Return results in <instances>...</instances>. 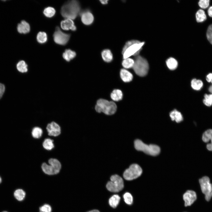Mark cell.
<instances>
[{
  "label": "cell",
  "mask_w": 212,
  "mask_h": 212,
  "mask_svg": "<svg viewBox=\"0 0 212 212\" xmlns=\"http://www.w3.org/2000/svg\"><path fill=\"white\" fill-rule=\"evenodd\" d=\"M111 98L115 101H118L122 98L123 94L122 91L119 89L114 90L110 95Z\"/></svg>",
  "instance_id": "cell-21"
},
{
  "label": "cell",
  "mask_w": 212,
  "mask_h": 212,
  "mask_svg": "<svg viewBox=\"0 0 212 212\" xmlns=\"http://www.w3.org/2000/svg\"><path fill=\"white\" fill-rule=\"evenodd\" d=\"M120 198L118 195H114L109 199V204L113 208H115L118 204Z\"/></svg>",
  "instance_id": "cell-25"
},
{
  "label": "cell",
  "mask_w": 212,
  "mask_h": 212,
  "mask_svg": "<svg viewBox=\"0 0 212 212\" xmlns=\"http://www.w3.org/2000/svg\"><path fill=\"white\" fill-rule=\"evenodd\" d=\"M144 42L133 40L127 41L123 47L122 54L123 59L132 56H138L144 44Z\"/></svg>",
  "instance_id": "cell-2"
},
{
  "label": "cell",
  "mask_w": 212,
  "mask_h": 212,
  "mask_svg": "<svg viewBox=\"0 0 212 212\" xmlns=\"http://www.w3.org/2000/svg\"><path fill=\"white\" fill-rule=\"evenodd\" d=\"M87 212H100L98 210H93L91 211H88Z\"/></svg>",
  "instance_id": "cell-42"
},
{
  "label": "cell",
  "mask_w": 212,
  "mask_h": 212,
  "mask_svg": "<svg viewBox=\"0 0 212 212\" xmlns=\"http://www.w3.org/2000/svg\"><path fill=\"white\" fill-rule=\"evenodd\" d=\"M1 182H2V179L1 178V177L0 176V184L1 183Z\"/></svg>",
  "instance_id": "cell-44"
},
{
  "label": "cell",
  "mask_w": 212,
  "mask_h": 212,
  "mask_svg": "<svg viewBox=\"0 0 212 212\" xmlns=\"http://www.w3.org/2000/svg\"><path fill=\"white\" fill-rule=\"evenodd\" d=\"M204 98L203 100V103L207 106L210 107L212 105V94H205Z\"/></svg>",
  "instance_id": "cell-33"
},
{
  "label": "cell",
  "mask_w": 212,
  "mask_h": 212,
  "mask_svg": "<svg viewBox=\"0 0 212 212\" xmlns=\"http://www.w3.org/2000/svg\"><path fill=\"white\" fill-rule=\"evenodd\" d=\"M206 80L208 82H210L212 80V73H209L206 76Z\"/></svg>",
  "instance_id": "cell-39"
},
{
  "label": "cell",
  "mask_w": 212,
  "mask_h": 212,
  "mask_svg": "<svg viewBox=\"0 0 212 212\" xmlns=\"http://www.w3.org/2000/svg\"><path fill=\"white\" fill-rule=\"evenodd\" d=\"M95 108L98 112H102L106 115H110L115 112L117 107L115 103L112 101L100 99L97 101Z\"/></svg>",
  "instance_id": "cell-3"
},
{
  "label": "cell",
  "mask_w": 212,
  "mask_h": 212,
  "mask_svg": "<svg viewBox=\"0 0 212 212\" xmlns=\"http://www.w3.org/2000/svg\"><path fill=\"white\" fill-rule=\"evenodd\" d=\"M39 212H52L51 206L49 204H45L39 208Z\"/></svg>",
  "instance_id": "cell-36"
},
{
  "label": "cell",
  "mask_w": 212,
  "mask_h": 212,
  "mask_svg": "<svg viewBox=\"0 0 212 212\" xmlns=\"http://www.w3.org/2000/svg\"><path fill=\"white\" fill-rule=\"evenodd\" d=\"M199 183L202 192L205 196L206 200L208 201L212 196V184L207 176L203 177L199 180Z\"/></svg>",
  "instance_id": "cell-9"
},
{
  "label": "cell",
  "mask_w": 212,
  "mask_h": 212,
  "mask_svg": "<svg viewBox=\"0 0 212 212\" xmlns=\"http://www.w3.org/2000/svg\"><path fill=\"white\" fill-rule=\"evenodd\" d=\"M27 67V65L24 60L19 61L16 65V68L18 71L22 73H26L28 71Z\"/></svg>",
  "instance_id": "cell-26"
},
{
  "label": "cell",
  "mask_w": 212,
  "mask_h": 212,
  "mask_svg": "<svg viewBox=\"0 0 212 212\" xmlns=\"http://www.w3.org/2000/svg\"><path fill=\"white\" fill-rule=\"evenodd\" d=\"M123 198L126 204L130 205L132 203L133 197L130 193L128 192L125 193L123 195Z\"/></svg>",
  "instance_id": "cell-34"
},
{
  "label": "cell",
  "mask_w": 212,
  "mask_h": 212,
  "mask_svg": "<svg viewBox=\"0 0 212 212\" xmlns=\"http://www.w3.org/2000/svg\"><path fill=\"white\" fill-rule=\"evenodd\" d=\"M202 140L205 143H209L207 144L208 150L212 151V129H210L205 131L202 136Z\"/></svg>",
  "instance_id": "cell-14"
},
{
  "label": "cell",
  "mask_w": 212,
  "mask_h": 212,
  "mask_svg": "<svg viewBox=\"0 0 212 212\" xmlns=\"http://www.w3.org/2000/svg\"><path fill=\"white\" fill-rule=\"evenodd\" d=\"M142 172L141 168L139 165L137 164H133L125 170L123 174V176L126 180H131L140 176Z\"/></svg>",
  "instance_id": "cell-8"
},
{
  "label": "cell",
  "mask_w": 212,
  "mask_h": 212,
  "mask_svg": "<svg viewBox=\"0 0 212 212\" xmlns=\"http://www.w3.org/2000/svg\"><path fill=\"white\" fill-rule=\"evenodd\" d=\"M2 212H8L7 211H2Z\"/></svg>",
  "instance_id": "cell-45"
},
{
  "label": "cell",
  "mask_w": 212,
  "mask_h": 212,
  "mask_svg": "<svg viewBox=\"0 0 212 212\" xmlns=\"http://www.w3.org/2000/svg\"><path fill=\"white\" fill-rule=\"evenodd\" d=\"M80 3L77 1H69L62 6L61 14L66 19H74L80 13Z\"/></svg>",
  "instance_id": "cell-1"
},
{
  "label": "cell",
  "mask_w": 212,
  "mask_h": 212,
  "mask_svg": "<svg viewBox=\"0 0 212 212\" xmlns=\"http://www.w3.org/2000/svg\"><path fill=\"white\" fill-rule=\"evenodd\" d=\"M166 64L168 68L171 70L176 69L178 65L177 61L173 57H170L166 61Z\"/></svg>",
  "instance_id": "cell-24"
},
{
  "label": "cell",
  "mask_w": 212,
  "mask_h": 212,
  "mask_svg": "<svg viewBox=\"0 0 212 212\" xmlns=\"http://www.w3.org/2000/svg\"><path fill=\"white\" fill-rule=\"evenodd\" d=\"M101 56L105 62H110L113 60V55L109 49H106L103 50L102 52Z\"/></svg>",
  "instance_id": "cell-18"
},
{
  "label": "cell",
  "mask_w": 212,
  "mask_h": 212,
  "mask_svg": "<svg viewBox=\"0 0 212 212\" xmlns=\"http://www.w3.org/2000/svg\"><path fill=\"white\" fill-rule=\"evenodd\" d=\"M209 1V0H200L198 3V5L202 9H206L208 6Z\"/></svg>",
  "instance_id": "cell-37"
},
{
  "label": "cell",
  "mask_w": 212,
  "mask_h": 212,
  "mask_svg": "<svg viewBox=\"0 0 212 212\" xmlns=\"http://www.w3.org/2000/svg\"><path fill=\"white\" fill-rule=\"evenodd\" d=\"M209 91L212 94V85L211 86L208 88Z\"/></svg>",
  "instance_id": "cell-43"
},
{
  "label": "cell",
  "mask_w": 212,
  "mask_h": 212,
  "mask_svg": "<svg viewBox=\"0 0 212 212\" xmlns=\"http://www.w3.org/2000/svg\"><path fill=\"white\" fill-rule=\"evenodd\" d=\"M81 20L84 24L86 25H90L94 21V16L90 11H85L81 13Z\"/></svg>",
  "instance_id": "cell-13"
},
{
  "label": "cell",
  "mask_w": 212,
  "mask_h": 212,
  "mask_svg": "<svg viewBox=\"0 0 212 212\" xmlns=\"http://www.w3.org/2000/svg\"><path fill=\"white\" fill-rule=\"evenodd\" d=\"M120 74L121 79L124 82H130L132 79V74L125 69H121Z\"/></svg>",
  "instance_id": "cell-17"
},
{
  "label": "cell",
  "mask_w": 212,
  "mask_h": 212,
  "mask_svg": "<svg viewBox=\"0 0 212 212\" xmlns=\"http://www.w3.org/2000/svg\"><path fill=\"white\" fill-rule=\"evenodd\" d=\"M110 180L108 181L106 188L109 191L118 192L121 191L124 187V182L122 178L117 175H112Z\"/></svg>",
  "instance_id": "cell-7"
},
{
  "label": "cell",
  "mask_w": 212,
  "mask_h": 212,
  "mask_svg": "<svg viewBox=\"0 0 212 212\" xmlns=\"http://www.w3.org/2000/svg\"><path fill=\"white\" fill-rule=\"evenodd\" d=\"M37 39L39 43L43 44L45 43L47 39V34L44 32H39L37 35Z\"/></svg>",
  "instance_id": "cell-29"
},
{
  "label": "cell",
  "mask_w": 212,
  "mask_h": 212,
  "mask_svg": "<svg viewBox=\"0 0 212 212\" xmlns=\"http://www.w3.org/2000/svg\"><path fill=\"white\" fill-rule=\"evenodd\" d=\"M60 25L62 29L65 30H71L73 31H75L77 29L74 21L70 19H65L62 21Z\"/></svg>",
  "instance_id": "cell-15"
},
{
  "label": "cell",
  "mask_w": 212,
  "mask_h": 212,
  "mask_svg": "<svg viewBox=\"0 0 212 212\" xmlns=\"http://www.w3.org/2000/svg\"><path fill=\"white\" fill-rule=\"evenodd\" d=\"M134 63V60L129 58L124 59L122 62V66L125 69L132 68Z\"/></svg>",
  "instance_id": "cell-28"
},
{
  "label": "cell",
  "mask_w": 212,
  "mask_h": 212,
  "mask_svg": "<svg viewBox=\"0 0 212 212\" xmlns=\"http://www.w3.org/2000/svg\"><path fill=\"white\" fill-rule=\"evenodd\" d=\"M134 146L137 150L152 156L157 155L160 152V148L158 146L154 144L147 145L139 139L135 141Z\"/></svg>",
  "instance_id": "cell-4"
},
{
  "label": "cell",
  "mask_w": 212,
  "mask_h": 212,
  "mask_svg": "<svg viewBox=\"0 0 212 212\" xmlns=\"http://www.w3.org/2000/svg\"><path fill=\"white\" fill-rule=\"evenodd\" d=\"M70 35L62 32L58 26H57L53 35L54 40L57 44L64 45L66 44L70 38Z\"/></svg>",
  "instance_id": "cell-10"
},
{
  "label": "cell",
  "mask_w": 212,
  "mask_h": 212,
  "mask_svg": "<svg viewBox=\"0 0 212 212\" xmlns=\"http://www.w3.org/2000/svg\"><path fill=\"white\" fill-rule=\"evenodd\" d=\"M183 199L184 201V205L186 207L192 205L197 199L196 193L191 190L187 191L183 195Z\"/></svg>",
  "instance_id": "cell-11"
},
{
  "label": "cell",
  "mask_w": 212,
  "mask_h": 212,
  "mask_svg": "<svg viewBox=\"0 0 212 212\" xmlns=\"http://www.w3.org/2000/svg\"><path fill=\"white\" fill-rule=\"evenodd\" d=\"M208 15L212 17V6L209 8L208 11Z\"/></svg>",
  "instance_id": "cell-40"
},
{
  "label": "cell",
  "mask_w": 212,
  "mask_h": 212,
  "mask_svg": "<svg viewBox=\"0 0 212 212\" xmlns=\"http://www.w3.org/2000/svg\"><path fill=\"white\" fill-rule=\"evenodd\" d=\"M203 82L199 79H193L191 82V85L192 88L196 90H199L203 86Z\"/></svg>",
  "instance_id": "cell-22"
},
{
  "label": "cell",
  "mask_w": 212,
  "mask_h": 212,
  "mask_svg": "<svg viewBox=\"0 0 212 212\" xmlns=\"http://www.w3.org/2000/svg\"><path fill=\"white\" fill-rule=\"evenodd\" d=\"M46 129L49 136H57L61 133L60 127L57 123L54 122H52L48 124Z\"/></svg>",
  "instance_id": "cell-12"
},
{
  "label": "cell",
  "mask_w": 212,
  "mask_h": 212,
  "mask_svg": "<svg viewBox=\"0 0 212 212\" xmlns=\"http://www.w3.org/2000/svg\"><path fill=\"white\" fill-rule=\"evenodd\" d=\"M211 83H212V81H211Z\"/></svg>",
  "instance_id": "cell-46"
},
{
  "label": "cell",
  "mask_w": 212,
  "mask_h": 212,
  "mask_svg": "<svg viewBox=\"0 0 212 212\" xmlns=\"http://www.w3.org/2000/svg\"><path fill=\"white\" fill-rule=\"evenodd\" d=\"M100 2L102 4H106L108 3V0H100Z\"/></svg>",
  "instance_id": "cell-41"
},
{
  "label": "cell",
  "mask_w": 212,
  "mask_h": 212,
  "mask_svg": "<svg viewBox=\"0 0 212 212\" xmlns=\"http://www.w3.org/2000/svg\"><path fill=\"white\" fill-rule=\"evenodd\" d=\"M43 12L46 17L51 18L54 16L56 11L54 8L52 7H48L44 9Z\"/></svg>",
  "instance_id": "cell-30"
},
{
  "label": "cell",
  "mask_w": 212,
  "mask_h": 212,
  "mask_svg": "<svg viewBox=\"0 0 212 212\" xmlns=\"http://www.w3.org/2000/svg\"><path fill=\"white\" fill-rule=\"evenodd\" d=\"M32 136L34 138H38L41 136L42 130L40 127H35L32 129Z\"/></svg>",
  "instance_id": "cell-32"
},
{
  "label": "cell",
  "mask_w": 212,
  "mask_h": 212,
  "mask_svg": "<svg viewBox=\"0 0 212 212\" xmlns=\"http://www.w3.org/2000/svg\"><path fill=\"white\" fill-rule=\"evenodd\" d=\"M170 116L172 120H175L177 122H180L183 120L181 114L176 110H174L170 113Z\"/></svg>",
  "instance_id": "cell-20"
},
{
  "label": "cell",
  "mask_w": 212,
  "mask_h": 212,
  "mask_svg": "<svg viewBox=\"0 0 212 212\" xmlns=\"http://www.w3.org/2000/svg\"><path fill=\"white\" fill-rule=\"evenodd\" d=\"M196 18L198 22H201L206 19V16L204 11L201 9L199 10L196 13Z\"/></svg>",
  "instance_id": "cell-27"
},
{
  "label": "cell",
  "mask_w": 212,
  "mask_h": 212,
  "mask_svg": "<svg viewBox=\"0 0 212 212\" xmlns=\"http://www.w3.org/2000/svg\"><path fill=\"white\" fill-rule=\"evenodd\" d=\"M14 195L15 198L18 201H21L25 198L26 193L22 189H18L14 191Z\"/></svg>",
  "instance_id": "cell-23"
},
{
  "label": "cell",
  "mask_w": 212,
  "mask_h": 212,
  "mask_svg": "<svg viewBox=\"0 0 212 212\" xmlns=\"http://www.w3.org/2000/svg\"><path fill=\"white\" fill-rule=\"evenodd\" d=\"M135 73L140 77H144L147 74L149 69V65L147 60L140 55H138L134 60L132 67Z\"/></svg>",
  "instance_id": "cell-5"
},
{
  "label": "cell",
  "mask_w": 212,
  "mask_h": 212,
  "mask_svg": "<svg viewBox=\"0 0 212 212\" xmlns=\"http://www.w3.org/2000/svg\"><path fill=\"white\" fill-rule=\"evenodd\" d=\"M18 32L20 34H26L29 32L30 27L29 24L24 20H22L18 24L17 26Z\"/></svg>",
  "instance_id": "cell-16"
},
{
  "label": "cell",
  "mask_w": 212,
  "mask_h": 212,
  "mask_svg": "<svg viewBox=\"0 0 212 212\" xmlns=\"http://www.w3.org/2000/svg\"><path fill=\"white\" fill-rule=\"evenodd\" d=\"M50 165H49L45 163H42L41 167L43 171L48 175H53L58 173L61 169V165L59 161L56 159L50 158L48 160Z\"/></svg>",
  "instance_id": "cell-6"
},
{
  "label": "cell",
  "mask_w": 212,
  "mask_h": 212,
  "mask_svg": "<svg viewBox=\"0 0 212 212\" xmlns=\"http://www.w3.org/2000/svg\"><path fill=\"white\" fill-rule=\"evenodd\" d=\"M206 37L209 42L212 44V24L210 25L208 28Z\"/></svg>",
  "instance_id": "cell-35"
},
{
  "label": "cell",
  "mask_w": 212,
  "mask_h": 212,
  "mask_svg": "<svg viewBox=\"0 0 212 212\" xmlns=\"http://www.w3.org/2000/svg\"><path fill=\"white\" fill-rule=\"evenodd\" d=\"M76 55L75 52L70 49H66L63 53L62 57L66 61L69 62L75 58Z\"/></svg>",
  "instance_id": "cell-19"
},
{
  "label": "cell",
  "mask_w": 212,
  "mask_h": 212,
  "mask_svg": "<svg viewBox=\"0 0 212 212\" xmlns=\"http://www.w3.org/2000/svg\"><path fill=\"white\" fill-rule=\"evenodd\" d=\"M53 140L49 138L46 139L44 140L43 143V147L47 150H51L54 148V146L52 142Z\"/></svg>",
  "instance_id": "cell-31"
},
{
  "label": "cell",
  "mask_w": 212,
  "mask_h": 212,
  "mask_svg": "<svg viewBox=\"0 0 212 212\" xmlns=\"http://www.w3.org/2000/svg\"><path fill=\"white\" fill-rule=\"evenodd\" d=\"M5 87L4 85L0 83V99L2 97L5 91Z\"/></svg>",
  "instance_id": "cell-38"
}]
</instances>
